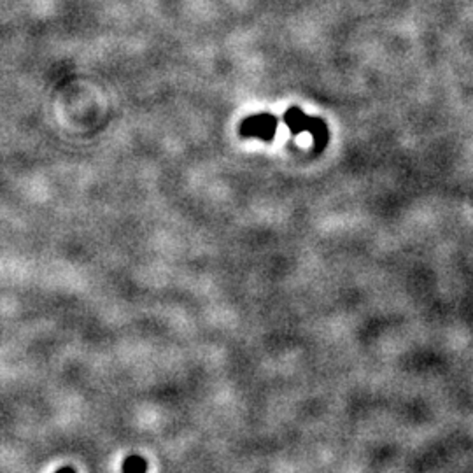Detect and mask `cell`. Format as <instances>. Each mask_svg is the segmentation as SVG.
I'll use <instances>...</instances> for the list:
<instances>
[{
    "instance_id": "3",
    "label": "cell",
    "mask_w": 473,
    "mask_h": 473,
    "mask_svg": "<svg viewBox=\"0 0 473 473\" xmlns=\"http://www.w3.org/2000/svg\"><path fill=\"white\" fill-rule=\"evenodd\" d=\"M121 473H148V461L142 456L132 454L123 461Z\"/></svg>"
},
{
    "instance_id": "4",
    "label": "cell",
    "mask_w": 473,
    "mask_h": 473,
    "mask_svg": "<svg viewBox=\"0 0 473 473\" xmlns=\"http://www.w3.org/2000/svg\"><path fill=\"white\" fill-rule=\"evenodd\" d=\"M54 473H76V470L71 467H64V468H60V470H56Z\"/></svg>"
},
{
    "instance_id": "2",
    "label": "cell",
    "mask_w": 473,
    "mask_h": 473,
    "mask_svg": "<svg viewBox=\"0 0 473 473\" xmlns=\"http://www.w3.org/2000/svg\"><path fill=\"white\" fill-rule=\"evenodd\" d=\"M279 121L270 112H261V114H253L240 123V136L249 137V139H260L270 142L277 133Z\"/></svg>"
},
{
    "instance_id": "1",
    "label": "cell",
    "mask_w": 473,
    "mask_h": 473,
    "mask_svg": "<svg viewBox=\"0 0 473 473\" xmlns=\"http://www.w3.org/2000/svg\"><path fill=\"white\" fill-rule=\"evenodd\" d=\"M284 123L293 133H311L312 139L318 144V151H321L328 142V126L323 119L309 116L300 107H291L284 112Z\"/></svg>"
}]
</instances>
